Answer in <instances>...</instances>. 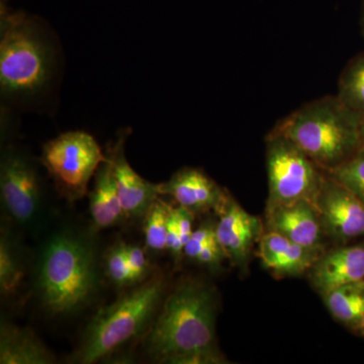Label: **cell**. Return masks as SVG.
Wrapping results in <instances>:
<instances>
[{
  "label": "cell",
  "instance_id": "33",
  "mask_svg": "<svg viewBox=\"0 0 364 364\" xmlns=\"http://www.w3.org/2000/svg\"><path fill=\"white\" fill-rule=\"evenodd\" d=\"M4 2H6V0H1V6H4Z\"/></svg>",
  "mask_w": 364,
  "mask_h": 364
},
{
  "label": "cell",
  "instance_id": "30",
  "mask_svg": "<svg viewBox=\"0 0 364 364\" xmlns=\"http://www.w3.org/2000/svg\"><path fill=\"white\" fill-rule=\"evenodd\" d=\"M360 141H361V149L364 150V112L363 114V116H361Z\"/></svg>",
  "mask_w": 364,
  "mask_h": 364
},
{
  "label": "cell",
  "instance_id": "17",
  "mask_svg": "<svg viewBox=\"0 0 364 364\" xmlns=\"http://www.w3.org/2000/svg\"><path fill=\"white\" fill-rule=\"evenodd\" d=\"M28 268V256L14 226L2 221L0 232V293L13 299L21 291Z\"/></svg>",
  "mask_w": 364,
  "mask_h": 364
},
{
  "label": "cell",
  "instance_id": "24",
  "mask_svg": "<svg viewBox=\"0 0 364 364\" xmlns=\"http://www.w3.org/2000/svg\"><path fill=\"white\" fill-rule=\"evenodd\" d=\"M291 243L294 242L277 232L267 231V233H263L258 242V257L260 258L263 267L267 269L286 252Z\"/></svg>",
  "mask_w": 364,
  "mask_h": 364
},
{
  "label": "cell",
  "instance_id": "13",
  "mask_svg": "<svg viewBox=\"0 0 364 364\" xmlns=\"http://www.w3.org/2000/svg\"><path fill=\"white\" fill-rule=\"evenodd\" d=\"M309 279L320 296L364 280V242L337 245L324 251L309 270Z\"/></svg>",
  "mask_w": 364,
  "mask_h": 364
},
{
  "label": "cell",
  "instance_id": "5",
  "mask_svg": "<svg viewBox=\"0 0 364 364\" xmlns=\"http://www.w3.org/2000/svg\"><path fill=\"white\" fill-rule=\"evenodd\" d=\"M361 116L337 95H325L299 107L272 131L286 136L320 168L329 171L361 150Z\"/></svg>",
  "mask_w": 364,
  "mask_h": 364
},
{
  "label": "cell",
  "instance_id": "19",
  "mask_svg": "<svg viewBox=\"0 0 364 364\" xmlns=\"http://www.w3.org/2000/svg\"><path fill=\"white\" fill-rule=\"evenodd\" d=\"M158 196L143 219L145 249L147 252L167 251V232L172 205Z\"/></svg>",
  "mask_w": 364,
  "mask_h": 364
},
{
  "label": "cell",
  "instance_id": "26",
  "mask_svg": "<svg viewBox=\"0 0 364 364\" xmlns=\"http://www.w3.org/2000/svg\"><path fill=\"white\" fill-rule=\"evenodd\" d=\"M215 238H217L215 223L210 221V220L203 223L198 229L193 231L191 239L184 246V257L188 258V260L195 261L200 250Z\"/></svg>",
  "mask_w": 364,
  "mask_h": 364
},
{
  "label": "cell",
  "instance_id": "32",
  "mask_svg": "<svg viewBox=\"0 0 364 364\" xmlns=\"http://www.w3.org/2000/svg\"><path fill=\"white\" fill-rule=\"evenodd\" d=\"M361 31H363V35L364 38V0H363V7H361Z\"/></svg>",
  "mask_w": 364,
  "mask_h": 364
},
{
  "label": "cell",
  "instance_id": "10",
  "mask_svg": "<svg viewBox=\"0 0 364 364\" xmlns=\"http://www.w3.org/2000/svg\"><path fill=\"white\" fill-rule=\"evenodd\" d=\"M215 215V235L227 259L240 272H247L254 244L264 233L262 222L246 212L230 193Z\"/></svg>",
  "mask_w": 364,
  "mask_h": 364
},
{
  "label": "cell",
  "instance_id": "15",
  "mask_svg": "<svg viewBox=\"0 0 364 364\" xmlns=\"http://www.w3.org/2000/svg\"><path fill=\"white\" fill-rule=\"evenodd\" d=\"M107 158L98 167L93 188L88 193L91 231L97 234L107 228L117 227L128 222L119 200L111 157Z\"/></svg>",
  "mask_w": 364,
  "mask_h": 364
},
{
  "label": "cell",
  "instance_id": "4",
  "mask_svg": "<svg viewBox=\"0 0 364 364\" xmlns=\"http://www.w3.org/2000/svg\"><path fill=\"white\" fill-rule=\"evenodd\" d=\"M2 100L28 102L49 90L57 70L51 36L37 18L2 9L0 20Z\"/></svg>",
  "mask_w": 364,
  "mask_h": 364
},
{
  "label": "cell",
  "instance_id": "28",
  "mask_svg": "<svg viewBox=\"0 0 364 364\" xmlns=\"http://www.w3.org/2000/svg\"><path fill=\"white\" fill-rule=\"evenodd\" d=\"M184 246L182 244L181 234L177 227L176 215H174V207H172L170 213L168 232H167V252L170 254L176 264H179L183 254Z\"/></svg>",
  "mask_w": 364,
  "mask_h": 364
},
{
  "label": "cell",
  "instance_id": "21",
  "mask_svg": "<svg viewBox=\"0 0 364 364\" xmlns=\"http://www.w3.org/2000/svg\"><path fill=\"white\" fill-rule=\"evenodd\" d=\"M324 248H311L291 243L286 252L268 270L277 277H299L308 272L324 252Z\"/></svg>",
  "mask_w": 364,
  "mask_h": 364
},
{
  "label": "cell",
  "instance_id": "12",
  "mask_svg": "<svg viewBox=\"0 0 364 364\" xmlns=\"http://www.w3.org/2000/svg\"><path fill=\"white\" fill-rule=\"evenodd\" d=\"M130 132L119 133L107 148L111 157L119 200L128 221H143L153 202L158 198L157 184L151 183L132 168L124 153V144Z\"/></svg>",
  "mask_w": 364,
  "mask_h": 364
},
{
  "label": "cell",
  "instance_id": "27",
  "mask_svg": "<svg viewBox=\"0 0 364 364\" xmlns=\"http://www.w3.org/2000/svg\"><path fill=\"white\" fill-rule=\"evenodd\" d=\"M225 259H227L226 254L223 250L218 239L215 238L200 250L193 262L215 272L222 267Z\"/></svg>",
  "mask_w": 364,
  "mask_h": 364
},
{
  "label": "cell",
  "instance_id": "1",
  "mask_svg": "<svg viewBox=\"0 0 364 364\" xmlns=\"http://www.w3.org/2000/svg\"><path fill=\"white\" fill-rule=\"evenodd\" d=\"M218 306L217 291L205 280H179L144 337L146 355L160 364L227 363L217 341Z\"/></svg>",
  "mask_w": 364,
  "mask_h": 364
},
{
  "label": "cell",
  "instance_id": "14",
  "mask_svg": "<svg viewBox=\"0 0 364 364\" xmlns=\"http://www.w3.org/2000/svg\"><path fill=\"white\" fill-rule=\"evenodd\" d=\"M267 231L277 232L294 243L311 248H324L326 238L317 208L310 200L267 208Z\"/></svg>",
  "mask_w": 364,
  "mask_h": 364
},
{
  "label": "cell",
  "instance_id": "9",
  "mask_svg": "<svg viewBox=\"0 0 364 364\" xmlns=\"http://www.w3.org/2000/svg\"><path fill=\"white\" fill-rule=\"evenodd\" d=\"M314 205L326 238L345 245L364 237V203L346 186L325 172Z\"/></svg>",
  "mask_w": 364,
  "mask_h": 364
},
{
  "label": "cell",
  "instance_id": "7",
  "mask_svg": "<svg viewBox=\"0 0 364 364\" xmlns=\"http://www.w3.org/2000/svg\"><path fill=\"white\" fill-rule=\"evenodd\" d=\"M105 158V152L92 136L71 131L46 143L39 160L58 195L73 203L87 195L91 179Z\"/></svg>",
  "mask_w": 364,
  "mask_h": 364
},
{
  "label": "cell",
  "instance_id": "16",
  "mask_svg": "<svg viewBox=\"0 0 364 364\" xmlns=\"http://www.w3.org/2000/svg\"><path fill=\"white\" fill-rule=\"evenodd\" d=\"M57 358L28 327L1 318L0 323V363L54 364Z\"/></svg>",
  "mask_w": 364,
  "mask_h": 364
},
{
  "label": "cell",
  "instance_id": "29",
  "mask_svg": "<svg viewBox=\"0 0 364 364\" xmlns=\"http://www.w3.org/2000/svg\"><path fill=\"white\" fill-rule=\"evenodd\" d=\"M174 215H176V224L178 227L179 234H181L182 244L186 245L193 231V221H195V214L188 210V208L181 207H174Z\"/></svg>",
  "mask_w": 364,
  "mask_h": 364
},
{
  "label": "cell",
  "instance_id": "2",
  "mask_svg": "<svg viewBox=\"0 0 364 364\" xmlns=\"http://www.w3.org/2000/svg\"><path fill=\"white\" fill-rule=\"evenodd\" d=\"M95 233L61 228L41 244L33 263L40 306L53 317H69L90 305L100 287Z\"/></svg>",
  "mask_w": 364,
  "mask_h": 364
},
{
  "label": "cell",
  "instance_id": "23",
  "mask_svg": "<svg viewBox=\"0 0 364 364\" xmlns=\"http://www.w3.org/2000/svg\"><path fill=\"white\" fill-rule=\"evenodd\" d=\"M327 172L364 203V150Z\"/></svg>",
  "mask_w": 364,
  "mask_h": 364
},
{
  "label": "cell",
  "instance_id": "6",
  "mask_svg": "<svg viewBox=\"0 0 364 364\" xmlns=\"http://www.w3.org/2000/svg\"><path fill=\"white\" fill-rule=\"evenodd\" d=\"M0 198L4 221L25 231H37L45 219L44 183L37 161L14 144L2 146Z\"/></svg>",
  "mask_w": 364,
  "mask_h": 364
},
{
  "label": "cell",
  "instance_id": "18",
  "mask_svg": "<svg viewBox=\"0 0 364 364\" xmlns=\"http://www.w3.org/2000/svg\"><path fill=\"white\" fill-rule=\"evenodd\" d=\"M321 296L335 320L356 329L364 317V280L337 287Z\"/></svg>",
  "mask_w": 364,
  "mask_h": 364
},
{
  "label": "cell",
  "instance_id": "20",
  "mask_svg": "<svg viewBox=\"0 0 364 364\" xmlns=\"http://www.w3.org/2000/svg\"><path fill=\"white\" fill-rule=\"evenodd\" d=\"M337 97L354 111L364 112V52L344 67L338 80Z\"/></svg>",
  "mask_w": 364,
  "mask_h": 364
},
{
  "label": "cell",
  "instance_id": "22",
  "mask_svg": "<svg viewBox=\"0 0 364 364\" xmlns=\"http://www.w3.org/2000/svg\"><path fill=\"white\" fill-rule=\"evenodd\" d=\"M102 270L107 279L117 289H127L136 284L129 264L126 242L123 240H117L105 251Z\"/></svg>",
  "mask_w": 364,
  "mask_h": 364
},
{
  "label": "cell",
  "instance_id": "31",
  "mask_svg": "<svg viewBox=\"0 0 364 364\" xmlns=\"http://www.w3.org/2000/svg\"><path fill=\"white\" fill-rule=\"evenodd\" d=\"M354 331L359 333L361 336L364 337V317L363 318V320L360 321V323H359L358 327H356V329L354 330Z\"/></svg>",
  "mask_w": 364,
  "mask_h": 364
},
{
  "label": "cell",
  "instance_id": "25",
  "mask_svg": "<svg viewBox=\"0 0 364 364\" xmlns=\"http://www.w3.org/2000/svg\"><path fill=\"white\" fill-rule=\"evenodd\" d=\"M127 256L136 284H140L150 277L157 269L151 264L147 250L136 244L126 243Z\"/></svg>",
  "mask_w": 364,
  "mask_h": 364
},
{
  "label": "cell",
  "instance_id": "11",
  "mask_svg": "<svg viewBox=\"0 0 364 364\" xmlns=\"http://www.w3.org/2000/svg\"><path fill=\"white\" fill-rule=\"evenodd\" d=\"M160 196H169L195 215L214 212L217 214L229 193L205 172L193 167L177 170L168 181L157 184Z\"/></svg>",
  "mask_w": 364,
  "mask_h": 364
},
{
  "label": "cell",
  "instance_id": "8",
  "mask_svg": "<svg viewBox=\"0 0 364 364\" xmlns=\"http://www.w3.org/2000/svg\"><path fill=\"white\" fill-rule=\"evenodd\" d=\"M268 177L267 208L306 200L314 203L325 171L286 136L265 138Z\"/></svg>",
  "mask_w": 364,
  "mask_h": 364
},
{
  "label": "cell",
  "instance_id": "3",
  "mask_svg": "<svg viewBox=\"0 0 364 364\" xmlns=\"http://www.w3.org/2000/svg\"><path fill=\"white\" fill-rule=\"evenodd\" d=\"M168 291V279L157 269L147 279L127 289L112 305L100 306L67 363H111L126 346L147 335Z\"/></svg>",
  "mask_w": 364,
  "mask_h": 364
}]
</instances>
